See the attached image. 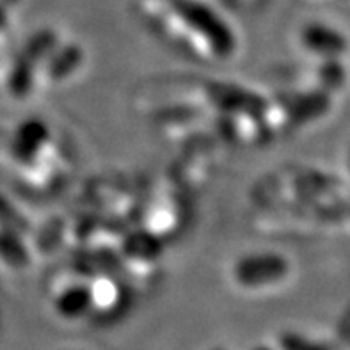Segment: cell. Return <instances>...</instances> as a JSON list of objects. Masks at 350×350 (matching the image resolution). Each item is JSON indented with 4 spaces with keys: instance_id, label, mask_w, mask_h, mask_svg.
I'll list each match as a JSON object with an SVG mask.
<instances>
[{
    "instance_id": "cell-13",
    "label": "cell",
    "mask_w": 350,
    "mask_h": 350,
    "mask_svg": "<svg viewBox=\"0 0 350 350\" xmlns=\"http://www.w3.org/2000/svg\"><path fill=\"white\" fill-rule=\"evenodd\" d=\"M36 71H38V66L34 62L20 53V57L16 59L8 75V88L14 94V98H23L31 91L34 85Z\"/></svg>"
},
{
    "instance_id": "cell-10",
    "label": "cell",
    "mask_w": 350,
    "mask_h": 350,
    "mask_svg": "<svg viewBox=\"0 0 350 350\" xmlns=\"http://www.w3.org/2000/svg\"><path fill=\"white\" fill-rule=\"evenodd\" d=\"M0 262H4L11 269H23L31 262V253L18 233L9 228H0Z\"/></svg>"
},
{
    "instance_id": "cell-2",
    "label": "cell",
    "mask_w": 350,
    "mask_h": 350,
    "mask_svg": "<svg viewBox=\"0 0 350 350\" xmlns=\"http://www.w3.org/2000/svg\"><path fill=\"white\" fill-rule=\"evenodd\" d=\"M290 274L288 258L274 251L251 253L240 256L233 265L231 275L245 290H262L274 286Z\"/></svg>"
},
{
    "instance_id": "cell-3",
    "label": "cell",
    "mask_w": 350,
    "mask_h": 350,
    "mask_svg": "<svg viewBox=\"0 0 350 350\" xmlns=\"http://www.w3.org/2000/svg\"><path fill=\"white\" fill-rule=\"evenodd\" d=\"M213 105L226 114L244 116V118H263L269 111V102L262 94L253 93L245 88L233 84H213L208 89Z\"/></svg>"
},
{
    "instance_id": "cell-1",
    "label": "cell",
    "mask_w": 350,
    "mask_h": 350,
    "mask_svg": "<svg viewBox=\"0 0 350 350\" xmlns=\"http://www.w3.org/2000/svg\"><path fill=\"white\" fill-rule=\"evenodd\" d=\"M178 16L182 18L194 34L201 38L204 46L212 52L213 57L228 59L237 49L235 32L231 31L222 18L213 13L208 5L192 0H183L176 8Z\"/></svg>"
},
{
    "instance_id": "cell-17",
    "label": "cell",
    "mask_w": 350,
    "mask_h": 350,
    "mask_svg": "<svg viewBox=\"0 0 350 350\" xmlns=\"http://www.w3.org/2000/svg\"><path fill=\"white\" fill-rule=\"evenodd\" d=\"M349 165H350V153H349Z\"/></svg>"
},
{
    "instance_id": "cell-12",
    "label": "cell",
    "mask_w": 350,
    "mask_h": 350,
    "mask_svg": "<svg viewBox=\"0 0 350 350\" xmlns=\"http://www.w3.org/2000/svg\"><path fill=\"white\" fill-rule=\"evenodd\" d=\"M317 80H319V89L331 96L342 91L343 85L347 84V68L342 62V57L322 59L317 70Z\"/></svg>"
},
{
    "instance_id": "cell-4",
    "label": "cell",
    "mask_w": 350,
    "mask_h": 350,
    "mask_svg": "<svg viewBox=\"0 0 350 350\" xmlns=\"http://www.w3.org/2000/svg\"><path fill=\"white\" fill-rule=\"evenodd\" d=\"M50 142V129L46 121L40 118H27L16 124L9 142L11 157L18 164H34L38 157L46 150Z\"/></svg>"
},
{
    "instance_id": "cell-14",
    "label": "cell",
    "mask_w": 350,
    "mask_h": 350,
    "mask_svg": "<svg viewBox=\"0 0 350 350\" xmlns=\"http://www.w3.org/2000/svg\"><path fill=\"white\" fill-rule=\"evenodd\" d=\"M275 349L278 350H334L329 343L311 338L299 331H283L280 333L278 340H275Z\"/></svg>"
},
{
    "instance_id": "cell-15",
    "label": "cell",
    "mask_w": 350,
    "mask_h": 350,
    "mask_svg": "<svg viewBox=\"0 0 350 350\" xmlns=\"http://www.w3.org/2000/svg\"><path fill=\"white\" fill-rule=\"evenodd\" d=\"M0 228H9L18 233H23L27 228V222L20 212L13 208V204L9 203L5 198L0 196Z\"/></svg>"
},
{
    "instance_id": "cell-9",
    "label": "cell",
    "mask_w": 350,
    "mask_h": 350,
    "mask_svg": "<svg viewBox=\"0 0 350 350\" xmlns=\"http://www.w3.org/2000/svg\"><path fill=\"white\" fill-rule=\"evenodd\" d=\"M82 59H84V53L77 44L62 46V49L53 50L46 57V61L43 62L44 73H46L49 80L66 79L71 73H75L77 68L82 64Z\"/></svg>"
},
{
    "instance_id": "cell-6",
    "label": "cell",
    "mask_w": 350,
    "mask_h": 350,
    "mask_svg": "<svg viewBox=\"0 0 350 350\" xmlns=\"http://www.w3.org/2000/svg\"><path fill=\"white\" fill-rule=\"evenodd\" d=\"M89 286L93 295V308L89 315L91 319L112 322L126 308V295L118 281L111 278H98L96 281L89 283Z\"/></svg>"
},
{
    "instance_id": "cell-5",
    "label": "cell",
    "mask_w": 350,
    "mask_h": 350,
    "mask_svg": "<svg viewBox=\"0 0 350 350\" xmlns=\"http://www.w3.org/2000/svg\"><path fill=\"white\" fill-rule=\"evenodd\" d=\"M301 44L320 59H343L349 50V40L342 31L320 22H311L302 27Z\"/></svg>"
},
{
    "instance_id": "cell-8",
    "label": "cell",
    "mask_w": 350,
    "mask_h": 350,
    "mask_svg": "<svg viewBox=\"0 0 350 350\" xmlns=\"http://www.w3.org/2000/svg\"><path fill=\"white\" fill-rule=\"evenodd\" d=\"M329 109H331V94L317 88L292 98L286 105V116L290 123L301 126L320 120L322 116L327 114Z\"/></svg>"
},
{
    "instance_id": "cell-11",
    "label": "cell",
    "mask_w": 350,
    "mask_h": 350,
    "mask_svg": "<svg viewBox=\"0 0 350 350\" xmlns=\"http://www.w3.org/2000/svg\"><path fill=\"white\" fill-rule=\"evenodd\" d=\"M124 254L130 256L132 260L137 262H151L160 256L162 244L160 239H157L155 233L150 231H141V233H133L132 237L124 240Z\"/></svg>"
},
{
    "instance_id": "cell-7",
    "label": "cell",
    "mask_w": 350,
    "mask_h": 350,
    "mask_svg": "<svg viewBox=\"0 0 350 350\" xmlns=\"http://www.w3.org/2000/svg\"><path fill=\"white\" fill-rule=\"evenodd\" d=\"M52 306L55 315L68 322L89 319L93 308V295L89 283H71L59 290L52 299Z\"/></svg>"
},
{
    "instance_id": "cell-16",
    "label": "cell",
    "mask_w": 350,
    "mask_h": 350,
    "mask_svg": "<svg viewBox=\"0 0 350 350\" xmlns=\"http://www.w3.org/2000/svg\"><path fill=\"white\" fill-rule=\"evenodd\" d=\"M251 350H278L275 345H269V343H260V345H254Z\"/></svg>"
}]
</instances>
